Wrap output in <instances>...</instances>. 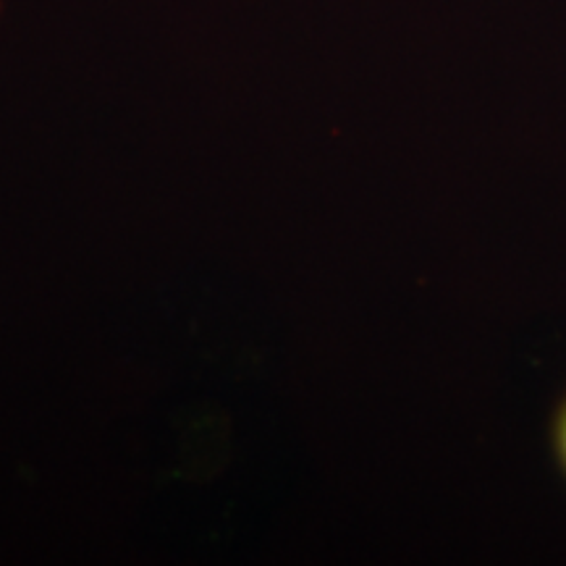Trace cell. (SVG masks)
Segmentation results:
<instances>
[{
    "label": "cell",
    "mask_w": 566,
    "mask_h": 566,
    "mask_svg": "<svg viewBox=\"0 0 566 566\" xmlns=\"http://www.w3.org/2000/svg\"><path fill=\"white\" fill-rule=\"evenodd\" d=\"M551 449H554V459L566 478V396L558 401L554 420H551Z\"/></svg>",
    "instance_id": "6da1fadb"
}]
</instances>
